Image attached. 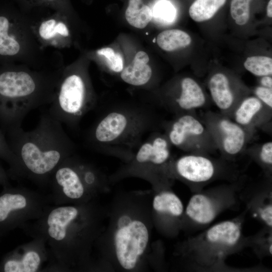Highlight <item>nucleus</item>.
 I'll return each instance as SVG.
<instances>
[{"label":"nucleus","mask_w":272,"mask_h":272,"mask_svg":"<svg viewBox=\"0 0 272 272\" xmlns=\"http://www.w3.org/2000/svg\"><path fill=\"white\" fill-rule=\"evenodd\" d=\"M98 210L90 201L51 205L39 219L22 227L31 237L43 238L52 258L51 269L86 265L99 233Z\"/></svg>","instance_id":"nucleus-1"},{"label":"nucleus","mask_w":272,"mask_h":272,"mask_svg":"<svg viewBox=\"0 0 272 272\" xmlns=\"http://www.w3.org/2000/svg\"><path fill=\"white\" fill-rule=\"evenodd\" d=\"M100 107L84 135L85 145L95 152L128 161L150 134L161 130L163 120L155 106L131 103Z\"/></svg>","instance_id":"nucleus-2"},{"label":"nucleus","mask_w":272,"mask_h":272,"mask_svg":"<svg viewBox=\"0 0 272 272\" xmlns=\"http://www.w3.org/2000/svg\"><path fill=\"white\" fill-rule=\"evenodd\" d=\"M5 135L17 159V180L26 179L41 187L48 186L54 170L76 150L62 125L47 111L33 129L21 127Z\"/></svg>","instance_id":"nucleus-3"},{"label":"nucleus","mask_w":272,"mask_h":272,"mask_svg":"<svg viewBox=\"0 0 272 272\" xmlns=\"http://www.w3.org/2000/svg\"><path fill=\"white\" fill-rule=\"evenodd\" d=\"M247 211L236 217L205 228L189 236L176 249V254L193 270L200 271H243L257 268H238L226 263L229 256L241 251L245 246L243 227Z\"/></svg>","instance_id":"nucleus-4"},{"label":"nucleus","mask_w":272,"mask_h":272,"mask_svg":"<svg viewBox=\"0 0 272 272\" xmlns=\"http://www.w3.org/2000/svg\"><path fill=\"white\" fill-rule=\"evenodd\" d=\"M35 79L23 71L6 70L0 71V130L5 134L21 127L31 111L53 99L37 94Z\"/></svg>","instance_id":"nucleus-5"},{"label":"nucleus","mask_w":272,"mask_h":272,"mask_svg":"<svg viewBox=\"0 0 272 272\" xmlns=\"http://www.w3.org/2000/svg\"><path fill=\"white\" fill-rule=\"evenodd\" d=\"M99 170L74 154L54 170L48 186L52 205L81 204L89 202L105 182Z\"/></svg>","instance_id":"nucleus-6"},{"label":"nucleus","mask_w":272,"mask_h":272,"mask_svg":"<svg viewBox=\"0 0 272 272\" xmlns=\"http://www.w3.org/2000/svg\"><path fill=\"white\" fill-rule=\"evenodd\" d=\"M245 183V177L241 176L236 181L193 193L184 209L182 230H203L223 212L238 209Z\"/></svg>","instance_id":"nucleus-7"},{"label":"nucleus","mask_w":272,"mask_h":272,"mask_svg":"<svg viewBox=\"0 0 272 272\" xmlns=\"http://www.w3.org/2000/svg\"><path fill=\"white\" fill-rule=\"evenodd\" d=\"M171 145L161 130L150 134L142 142L118 176L127 174L149 179L156 189L170 187L174 158Z\"/></svg>","instance_id":"nucleus-8"},{"label":"nucleus","mask_w":272,"mask_h":272,"mask_svg":"<svg viewBox=\"0 0 272 272\" xmlns=\"http://www.w3.org/2000/svg\"><path fill=\"white\" fill-rule=\"evenodd\" d=\"M172 173L174 178L185 184L192 193L214 181L233 182L240 177L239 170L232 162L210 155L191 153L174 158Z\"/></svg>","instance_id":"nucleus-9"},{"label":"nucleus","mask_w":272,"mask_h":272,"mask_svg":"<svg viewBox=\"0 0 272 272\" xmlns=\"http://www.w3.org/2000/svg\"><path fill=\"white\" fill-rule=\"evenodd\" d=\"M52 205L48 195L25 187H3L0 193V237L39 219Z\"/></svg>","instance_id":"nucleus-10"},{"label":"nucleus","mask_w":272,"mask_h":272,"mask_svg":"<svg viewBox=\"0 0 272 272\" xmlns=\"http://www.w3.org/2000/svg\"><path fill=\"white\" fill-rule=\"evenodd\" d=\"M148 224L129 212L118 215L114 223L112 247L116 262L124 270H134L144 255L150 242Z\"/></svg>","instance_id":"nucleus-11"},{"label":"nucleus","mask_w":272,"mask_h":272,"mask_svg":"<svg viewBox=\"0 0 272 272\" xmlns=\"http://www.w3.org/2000/svg\"><path fill=\"white\" fill-rule=\"evenodd\" d=\"M163 132L172 147L187 153L210 155L218 151L210 132L196 112L173 115L161 124Z\"/></svg>","instance_id":"nucleus-12"},{"label":"nucleus","mask_w":272,"mask_h":272,"mask_svg":"<svg viewBox=\"0 0 272 272\" xmlns=\"http://www.w3.org/2000/svg\"><path fill=\"white\" fill-rule=\"evenodd\" d=\"M47 112L62 125L72 129L78 127L82 118L95 108L84 79L72 74L63 80L56 98H53Z\"/></svg>","instance_id":"nucleus-13"},{"label":"nucleus","mask_w":272,"mask_h":272,"mask_svg":"<svg viewBox=\"0 0 272 272\" xmlns=\"http://www.w3.org/2000/svg\"><path fill=\"white\" fill-rule=\"evenodd\" d=\"M200 118L210 132L221 158L229 162H234L243 153L256 132L220 112L206 111Z\"/></svg>","instance_id":"nucleus-14"},{"label":"nucleus","mask_w":272,"mask_h":272,"mask_svg":"<svg viewBox=\"0 0 272 272\" xmlns=\"http://www.w3.org/2000/svg\"><path fill=\"white\" fill-rule=\"evenodd\" d=\"M30 241L19 245L7 253L0 261V272L40 271L50 257L45 240L32 237Z\"/></svg>","instance_id":"nucleus-15"},{"label":"nucleus","mask_w":272,"mask_h":272,"mask_svg":"<svg viewBox=\"0 0 272 272\" xmlns=\"http://www.w3.org/2000/svg\"><path fill=\"white\" fill-rule=\"evenodd\" d=\"M152 208L159 230L164 235L173 237L182 230L184 208L182 200L170 187L157 190Z\"/></svg>","instance_id":"nucleus-16"},{"label":"nucleus","mask_w":272,"mask_h":272,"mask_svg":"<svg viewBox=\"0 0 272 272\" xmlns=\"http://www.w3.org/2000/svg\"><path fill=\"white\" fill-rule=\"evenodd\" d=\"M157 104L158 108L174 115L196 112L208 107L209 103L200 85L194 79L186 77L180 80L176 93L160 99Z\"/></svg>","instance_id":"nucleus-17"},{"label":"nucleus","mask_w":272,"mask_h":272,"mask_svg":"<svg viewBox=\"0 0 272 272\" xmlns=\"http://www.w3.org/2000/svg\"><path fill=\"white\" fill-rule=\"evenodd\" d=\"M239 198L247 213L263 226L272 228V178H264L242 188Z\"/></svg>","instance_id":"nucleus-18"},{"label":"nucleus","mask_w":272,"mask_h":272,"mask_svg":"<svg viewBox=\"0 0 272 272\" xmlns=\"http://www.w3.org/2000/svg\"><path fill=\"white\" fill-rule=\"evenodd\" d=\"M231 118L246 128L271 132L272 109L255 96L243 98L234 110Z\"/></svg>","instance_id":"nucleus-19"},{"label":"nucleus","mask_w":272,"mask_h":272,"mask_svg":"<svg viewBox=\"0 0 272 272\" xmlns=\"http://www.w3.org/2000/svg\"><path fill=\"white\" fill-rule=\"evenodd\" d=\"M208 87L211 98L220 112L231 118L234 110L245 97L236 92L230 78L221 72L212 75Z\"/></svg>","instance_id":"nucleus-20"},{"label":"nucleus","mask_w":272,"mask_h":272,"mask_svg":"<svg viewBox=\"0 0 272 272\" xmlns=\"http://www.w3.org/2000/svg\"><path fill=\"white\" fill-rule=\"evenodd\" d=\"M245 248H250L262 260L272 255V228L263 226L253 235L245 236Z\"/></svg>","instance_id":"nucleus-21"},{"label":"nucleus","mask_w":272,"mask_h":272,"mask_svg":"<svg viewBox=\"0 0 272 272\" xmlns=\"http://www.w3.org/2000/svg\"><path fill=\"white\" fill-rule=\"evenodd\" d=\"M243 154L260 167L265 177L272 178L271 141L248 145Z\"/></svg>","instance_id":"nucleus-22"},{"label":"nucleus","mask_w":272,"mask_h":272,"mask_svg":"<svg viewBox=\"0 0 272 272\" xmlns=\"http://www.w3.org/2000/svg\"><path fill=\"white\" fill-rule=\"evenodd\" d=\"M152 77V70L148 63L133 58L131 63L123 68L120 78L125 83L133 86H143L148 84Z\"/></svg>","instance_id":"nucleus-23"},{"label":"nucleus","mask_w":272,"mask_h":272,"mask_svg":"<svg viewBox=\"0 0 272 272\" xmlns=\"http://www.w3.org/2000/svg\"><path fill=\"white\" fill-rule=\"evenodd\" d=\"M125 17L130 25L143 29L152 20V11L149 7L143 3L142 0H129Z\"/></svg>","instance_id":"nucleus-24"},{"label":"nucleus","mask_w":272,"mask_h":272,"mask_svg":"<svg viewBox=\"0 0 272 272\" xmlns=\"http://www.w3.org/2000/svg\"><path fill=\"white\" fill-rule=\"evenodd\" d=\"M158 46L166 51H173L184 48L191 41L190 36L179 29H171L161 32L156 39Z\"/></svg>","instance_id":"nucleus-25"},{"label":"nucleus","mask_w":272,"mask_h":272,"mask_svg":"<svg viewBox=\"0 0 272 272\" xmlns=\"http://www.w3.org/2000/svg\"><path fill=\"white\" fill-rule=\"evenodd\" d=\"M226 0H195L189 9V16L195 22L211 19Z\"/></svg>","instance_id":"nucleus-26"},{"label":"nucleus","mask_w":272,"mask_h":272,"mask_svg":"<svg viewBox=\"0 0 272 272\" xmlns=\"http://www.w3.org/2000/svg\"><path fill=\"white\" fill-rule=\"evenodd\" d=\"M11 26L9 18L0 15V56L2 57L14 56L20 48L18 42L10 33Z\"/></svg>","instance_id":"nucleus-27"},{"label":"nucleus","mask_w":272,"mask_h":272,"mask_svg":"<svg viewBox=\"0 0 272 272\" xmlns=\"http://www.w3.org/2000/svg\"><path fill=\"white\" fill-rule=\"evenodd\" d=\"M245 69L257 77L271 76L272 59L266 56H252L247 58L244 63Z\"/></svg>","instance_id":"nucleus-28"},{"label":"nucleus","mask_w":272,"mask_h":272,"mask_svg":"<svg viewBox=\"0 0 272 272\" xmlns=\"http://www.w3.org/2000/svg\"><path fill=\"white\" fill-rule=\"evenodd\" d=\"M0 159L9 166L8 173L12 179H17L18 164L16 158L12 151L4 133L0 130Z\"/></svg>","instance_id":"nucleus-29"},{"label":"nucleus","mask_w":272,"mask_h":272,"mask_svg":"<svg viewBox=\"0 0 272 272\" xmlns=\"http://www.w3.org/2000/svg\"><path fill=\"white\" fill-rule=\"evenodd\" d=\"M251 0H232L230 12L232 18L239 25H244L250 17V3Z\"/></svg>","instance_id":"nucleus-30"},{"label":"nucleus","mask_w":272,"mask_h":272,"mask_svg":"<svg viewBox=\"0 0 272 272\" xmlns=\"http://www.w3.org/2000/svg\"><path fill=\"white\" fill-rule=\"evenodd\" d=\"M152 14L156 19L160 21L170 23L175 18L176 10L169 2L162 0L155 5Z\"/></svg>","instance_id":"nucleus-31"},{"label":"nucleus","mask_w":272,"mask_h":272,"mask_svg":"<svg viewBox=\"0 0 272 272\" xmlns=\"http://www.w3.org/2000/svg\"><path fill=\"white\" fill-rule=\"evenodd\" d=\"M97 53L104 56L107 62L108 67L113 72L120 73L123 69V61L121 55L116 53L110 47H105L99 49Z\"/></svg>","instance_id":"nucleus-32"},{"label":"nucleus","mask_w":272,"mask_h":272,"mask_svg":"<svg viewBox=\"0 0 272 272\" xmlns=\"http://www.w3.org/2000/svg\"><path fill=\"white\" fill-rule=\"evenodd\" d=\"M254 96L264 105L272 109V88L258 86L255 88Z\"/></svg>","instance_id":"nucleus-33"},{"label":"nucleus","mask_w":272,"mask_h":272,"mask_svg":"<svg viewBox=\"0 0 272 272\" xmlns=\"http://www.w3.org/2000/svg\"><path fill=\"white\" fill-rule=\"evenodd\" d=\"M56 21L51 19L43 22L40 26L39 32L41 37L48 39L53 37L56 34L55 27Z\"/></svg>","instance_id":"nucleus-34"},{"label":"nucleus","mask_w":272,"mask_h":272,"mask_svg":"<svg viewBox=\"0 0 272 272\" xmlns=\"http://www.w3.org/2000/svg\"><path fill=\"white\" fill-rule=\"evenodd\" d=\"M8 171L0 165V185L2 187L11 185Z\"/></svg>","instance_id":"nucleus-35"},{"label":"nucleus","mask_w":272,"mask_h":272,"mask_svg":"<svg viewBox=\"0 0 272 272\" xmlns=\"http://www.w3.org/2000/svg\"><path fill=\"white\" fill-rule=\"evenodd\" d=\"M55 29L56 33L60 34L65 37L69 35L68 30L66 26L62 23L60 22L56 24Z\"/></svg>","instance_id":"nucleus-36"},{"label":"nucleus","mask_w":272,"mask_h":272,"mask_svg":"<svg viewBox=\"0 0 272 272\" xmlns=\"http://www.w3.org/2000/svg\"><path fill=\"white\" fill-rule=\"evenodd\" d=\"M260 77L259 80L260 86L272 88V78L271 76H265Z\"/></svg>","instance_id":"nucleus-37"},{"label":"nucleus","mask_w":272,"mask_h":272,"mask_svg":"<svg viewBox=\"0 0 272 272\" xmlns=\"http://www.w3.org/2000/svg\"><path fill=\"white\" fill-rule=\"evenodd\" d=\"M267 15L268 17H272V0H270L266 8Z\"/></svg>","instance_id":"nucleus-38"}]
</instances>
